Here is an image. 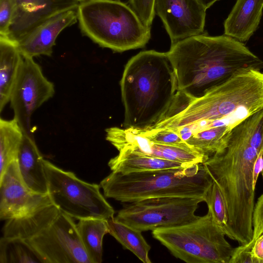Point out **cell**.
Segmentation results:
<instances>
[{
	"instance_id": "12",
	"label": "cell",
	"mask_w": 263,
	"mask_h": 263,
	"mask_svg": "<svg viewBox=\"0 0 263 263\" xmlns=\"http://www.w3.org/2000/svg\"><path fill=\"white\" fill-rule=\"evenodd\" d=\"M52 204L48 194L30 190L23 182L16 160L0 177V219L18 218Z\"/></svg>"
},
{
	"instance_id": "32",
	"label": "cell",
	"mask_w": 263,
	"mask_h": 263,
	"mask_svg": "<svg viewBox=\"0 0 263 263\" xmlns=\"http://www.w3.org/2000/svg\"><path fill=\"white\" fill-rule=\"evenodd\" d=\"M198 2L206 10L212 6L216 2L219 0H198Z\"/></svg>"
},
{
	"instance_id": "16",
	"label": "cell",
	"mask_w": 263,
	"mask_h": 263,
	"mask_svg": "<svg viewBox=\"0 0 263 263\" xmlns=\"http://www.w3.org/2000/svg\"><path fill=\"white\" fill-rule=\"evenodd\" d=\"M43 159L34 136L24 134L16 159L21 176L25 185L32 191L48 194Z\"/></svg>"
},
{
	"instance_id": "29",
	"label": "cell",
	"mask_w": 263,
	"mask_h": 263,
	"mask_svg": "<svg viewBox=\"0 0 263 263\" xmlns=\"http://www.w3.org/2000/svg\"><path fill=\"white\" fill-rule=\"evenodd\" d=\"M253 234L251 240L253 242L263 233V194L258 198L255 204L253 215Z\"/></svg>"
},
{
	"instance_id": "33",
	"label": "cell",
	"mask_w": 263,
	"mask_h": 263,
	"mask_svg": "<svg viewBox=\"0 0 263 263\" xmlns=\"http://www.w3.org/2000/svg\"><path fill=\"white\" fill-rule=\"evenodd\" d=\"M72 1H77L79 3H81V2H86V1H89V0H72Z\"/></svg>"
},
{
	"instance_id": "22",
	"label": "cell",
	"mask_w": 263,
	"mask_h": 263,
	"mask_svg": "<svg viewBox=\"0 0 263 263\" xmlns=\"http://www.w3.org/2000/svg\"><path fill=\"white\" fill-rule=\"evenodd\" d=\"M108 233L122 246L131 251L144 263H151L148 256L150 246L142 235V232L115 220H107Z\"/></svg>"
},
{
	"instance_id": "24",
	"label": "cell",
	"mask_w": 263,
	"mask_h": 263,
	"mask_svg": "<svg viewBox=\"0 0 263 263\" xmlns=\"http://www.w3.org/2000/svg\"><path fill=\"white\" fill-rule=\"evenodd\" d=\"M1 263H45L22 239L3 236L0 240Z\"/></svg>"
},
{
	"instance_id": "10",
	"label": "cell",
	"mask_w": 263,
	"mask_h": 263,
	"mask_svg": "<svg viewBox=\"0 0 263 263\" xmlns=\"http://www.w3.org/2000/svg\"><path fill=\"white\" fill-rule=\"evenodd\" d=\"M204 198L161 197L130 202L118 213L115 220L140 231L185 224L198 217L195 212Z\"/></svg>"
},
{
	"instance_id": "18",
	"label": "cell",
	"mask_w": 263,
	"mask_h": 263,
	"mask_svg": "<svg viewBox=\"0 0 263 263\" xmlns=\"http://www.w3.org/2000/svg\"><path fill=\"white\" fill-rule=\"evenodd\" d=\"M119 152V154L108 162V166L112 172L126 174L184 167L193 165L152 157L128 148H122Z\"/></svg>"
},
{
	"instance_id": "25",
	"label": "cell",
	"mask_w": 263,
	"mask_h": 263,
	"mask_svg": "<svg viewBox=\"0 0 263 263\" xmlns=\"http://www.w3.org/2000/svg\"><path fill=\"white\" fill-rule=\"evenodd\" d=\"M204 201L215 223L226 236L232 239L226 204L219 187L213 180L205 195Z\"/></svg>"
},
{
	"instance_id": "21",
	"label": "cell",
	"mask_w": 263,
	"mask_h": 263,
	"mask_svg": "<svg viewBox=\"0 0 263 263\" xmlns=\"http://www.w3.org/2000/svg\"><path fill=\"white\" fill-rule=\"evenodd\" d=\"M78 232L91 263L102 261L103 239L108 233L107 220L87 218L79 220Z\"/></svg>"
},
{
	"instance_id": "20",
	"label": "cell",
	"mask_w": 263,
	"mask_h": 263,
	"mask_svg": "<svg viewBox=\"0 0 263 263\" xmlns=\"http://www.w3.org/2000/svg\"><path fill=\"white\" fill-rule=\"evenodd\" d=\"M13 20L41 22L57 13L76 8L79 2L72 0H15ZM12 20V21H13Z\"/></svg>"
},
{
	"instance_id": "27",
	"label": "cell",
	"mask_w": 263,
	"mask_h": 263,
	"mask_svg": "<svg viewBox=\"0 0 263 263\" xmlns=\"http://www.w3.org/2000/svg\"><path fill=\"white\" fill-rule=\"evenodd\" d=\"M155 0H128V6L137 14L141 22L151 27L155 15Z\"/></svg>"
},
{
	"instance_id": "13",
	"label": "cell",
	"mask_w": 263,
	"mask_h": 263,
	"mask_svg": "<svg viewBox=\"0 0 263 263\" xmlns=\"http://www.w3.org/2000/svg\"><path fill=\"white\" fill-rule=\"evenodd\" d=\"M155 10L171 45L204 33L206 9L198 0H155Z\"/></svg>"
},
{
	"instance_id": "15",
	"label": "cell",
	"mask_w": 263,
	"mask_h": 263,
	"mask_svg": "<svg viewBox=\"0 0 263 263\" xmlns=\"http://www.w3.org/2000/svg\"><path fill=\"white\" fill-rule=\"evenodd\" d=\"M77 8L52 16L19 41L17 46L23 57L51 56L59 34L77 22Z\"/></svg>"
},
{
	"instance_id": "19",
	"label": "cell",
	"mask_w": 263,
	"mask_h": 263,
	"mask_svg": "<svg viewBox=\"0 0 263 263\" xmlns=\"http://www.w3.org/2000/svg\"><path fill=\"white\" fill-rule=\"evenodd\" d=\"M23 57L17 43L8 36H0V111L10 102L11 92Z\"/></svg>"
},
{
	"instance_id": "31",
	"label": "cell",
	"mask_w": 263,
	"mask_h": 263,
	"mask_svg": "<svg viewBox=\"0 0 263 263\" xmlns=\"http://www.w3.org/2000/svg\"><path fill=\"white\" fill-rule=\"evenodd\" d=\"M263 170V147L260 149L254 162L253 167V188L256 189L258 176Z\"/></svg>"
},
{
	"instance_id": "34",
	"label": "cell",
	"mask_w": 263,
	"mask_h": 263,
	"mask_svg": "<svg viewBox=\"0 0 263 263\" xmlns=\"http://www.w3.org/2000/svg\"><path fill=\"white\" fill-rule=\"evenodd\" d=\"M261 175H262V179H263V170H262V171L261 172Z\"/></svg>"
},
{
	"instance_id": "11",
	"label": "cell",
	"mask_w": 263,
	"mask_h": 263,
	"mask_svg": "<svg viewBox=\"0 0 263 263\" xmlns=\"http://www.w3.org/2000/svg\"><path fill=\"white\" fill-rule=\"evenodd\" d=\"M54 86L33 58L24 57L11 92L14 119L23 133L33 136L31 118L34 111L54 94Z\"/></svg>"
},
{
	"instance_id": "4",
	"label": "cell",
	"mask_w": 263,
	"mask_h": 263,
	"mask_svg": "<svg viewBox=\"0 0 263 263\" xmlns=\"http://www.w3.org/2000/svg\"><path fill=\"white\" fill-rule=\"evenodd\" d=\"M263 109V72L251 69L236 74L153 128H173L191 122L203 129L231 130Z\"/></svg>"
},
{
	"instance_id": "9",
	"label": "cell",
	"mask_w": 263,
	"mask_h": 263,
	"mask_svg": "<svg viewBox=\"0 0 263 263\" xmlns=\"http://www.w3.org/2000/svg\"><path fill=\"white\" fill-rule=\"evenodd\" d=\"M48 194L52 203L76 219L108 220L115 211L100 192V185L89 183L43 159Z\"/></svg>"
},
{
	"instance_id": "5",
	"label": "cell",
	"mask_w": 263,
	"mask_h": 263,
	"mask_svg": "<svg viewBox=\"0 0 263 263\" xmlns=\"http://www.w3.org/2000/svg\"><path fill=\"white\" fill-rule=\"evenodd\" d=\"M72 219L51 204L7 220L3 236L22 239L45 263H91Z\"/></svg>"
},
{
	"instance_id": "8",
	"label": "cell",
	"mask_w": 263,
	"mask_h": 263,
	"mask_svg": "<svg viewBox=\"0 0 263 263\" xmlns=\"http://www.w3.org/2000/svg\"><path fill=\"white\" fill-rule=\"evenodd\" d=\"M152 235L187 263H229L234 249L209 212L184 224L155 229Z\"/></svg>"
},
{
	"instance_id": "30",
	"label": "cell",
	"mask_w": 263,
	"mask_h": 263,
	"mask_svg": "<svg viewBox=\"0 0 263 263\" xmlns=\"http://www.w3.org/2000/svg\"><path fill=\"white\" fill-rule=\"evenodd\" d=\"M239 246L244 250L251 252L254 263H263V233L253 242Z\"/></svg>"
},
{
	"instance_id": "14",
	"label": "cell",
	"mask_w": 263,
	"mask_h": 263,
	"mask_svg": "<svg viewBox=\"0 0 263 263\" xmlns=\"http://www.w3.org/2000/svg\"><path fill=\"white\" fill-rule=\"evenodd\" d=\"M105 131L106 140L118 151L128 148L152 157L189 164L206 161L203 155L192 149L154 142L135 128L114 127Z\"/></svg>"
},
{
	"instance_id": "2",
	"label": "cell",
	"mask_w": 263,
	"mask_h": 263,
	"mask_svg": "<svg viewBox=\"0 0 263 263\" xmlns=\"http://www.w3.org/2000/svg\"><path fill=\"white\" fill-rule=\"evenodd\" d=\"M166 54L179 91L192 100L236 74L263 68V61L242 42L226 35L193 36L171 45Z\"/></svg>"
},
{
	"instance_id": "3",
	"label": "cell",
	"mask_w": 263,
	"mask_h": 263,
	"mask_svg": "<svg viewBox=\"0 0 263 263\" xmlns=\"http://www.w3.org/2000/svg\"><path fill=\"white\" fill-rule=\"evenodd\" d=\"M125 128L152 127L175 109L183 93L166 52L141 51L127 63L120 81Z\"/></svg>"
},
{
	"instance_id": "6",
	"label": "cell",
	"mask_w": 263,
	"mask_h": 263,
	"mask_svg": "<svg viewBox=\"0 0 263 263\" xmlns=\"http://www.w3.org/2000/svg\"><path fill=\"white\" fill-rule=\"evenodd\" d=\"M213 182L203 163L184 167L122 174L112 172L100 182L105 197L133 202L161 197L203 198Z\"/></svg>"
},
{
	"instance_id": "17",
	"label": "cell",
	"mask_w": 263,
	"mask_h": 263,
	"mask_svg": "<svg viewBox=\"0 0 263 263\" xmlns=\"http://www.w3.org/2000/svg\"><path fill=\"white\" fill-rule=\"evenodd\" d=\"M262 10L263 0H237L224 21V34L247 41L257 29Z\"/></svg>"
},
{
	"instance_id": "26",
	"label": "cell",
	"mask_w": 263,
	"mask_h": 263,
	"mask_svg": "<svg viewBox=\"0 0 263 263\" xmlns=\"http://www.w3.org/2000/svg\"><path fill=\"white\" fill-rule=\"evenodd\" d=\"M136 129L142 135L154 142L192 149L179 134L172 129L153 127Z\"/></svg>"
},
{
	"instance_id": "1",
	"label": "cell",
	"mask_w": 263,
	"mask_h": 263,
	"mask_svg": "<svg viewBox=\"0 0 263 263\" xmlns=\"http://www.w3.org/2000/svg\"><path fill=\"white\" fill-rule=\"evenodd\" d=\"M262 147L263 109L235 126L226 147L203 163L223 195L232 239L239 245L248 243L253 236V167Z\"/></svg>"
},
{
	"instance_id": "7",
	"label": "cell",
	"mask_w": 263,
	"mask_h": 263,
	"mask_svg": "<svg viewBox=\"0 0 263 263\" xmlns=\"http://www.w3.org/2000/svg\"><path fill=\"white\" fill-rule=\"evenodd\" d=\"M77 15L83 35L114 52L143 48L151 37V27L145 26L128 5L120 0L81 2Z\"/></svg>"
},
{
	"instance_id": "28",
	"label": "cell",
	"mask_w": 263,
	"mask_h": 263,
	"mask_svg": "<svg viewBox=\"0 0 263 263\" xmlns=\"http://www.w3.org/2000/svg\"><path fill=\"white\" fill-rule=\"evenodd\" d=\"M16 9L15 0H0V36L8 35Z\"/></svg>"
},
{
	"instance_id": "23",
	"label": "cell",
	"mask_w": 263,
	"mask_h": 263,
	"mask_svg": "<svg viewBox=\"0 0 263 263\" xmlns=\"http://www.w3.org/2000/svg\"><path fill=\"white\" fill-rule=\"evenodd\" d=\"M24 133L15 119H0V177L16 160Z\"/></svg>"
}]
</instances>
